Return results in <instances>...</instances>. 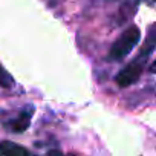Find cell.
Masks as SVG:
<instances>
[{"label": "cell", "instance_id": "1", "mask_svg": "<svg viewBox=\"0 0 156 156\" xmlns=\"http://www.w3.org/2000/svg\"><path fill=\"white\" fill-rule=\"evenodd\" d=\"M139 40H141L139 28L135 26V25L129 26L122 32V35L113 43V46H112V49L109 52V58L113 60V61H119V60L126 58L132 52V49L139 43Z\"/></svg>", "mask_w": 156, "mask_h": 156}, {"label": "cell", "instance_id": "2", "mask_svg": "<svg viewBox=\"0 0 156 156\" xmlns=\"http://www.w3.org/2000/svg\"><path fill=\"white\" fill-rule=\"evenodd\" d=\"M142 73V64L139 61H133L130 64H127L116 76H115V81L119 87H129L133 83H136Z\"/></svg>", "mask_w": 156, "mask_h": 156}, {"label": "cell", "instance_id": "3", "mask_svg": "<svg viewBox=\"0 0 156 156\" xmlns=\"http://www.w3.org/2000/svg\"><path fill=\"white\" fill-rule=\"evenodd\" d=\"M28 154H29V150L16 142H11V141L0 142V156H28Z\"/></svg>", "mask_w": 156, "mask_h": 156}, {"label": "cell", "instance_id": "4", "mask_svg": "<svg viewBox=\"0 0 156 156\" xmlns=\"http://www.w3.org/2000/svg\"><path fill=\"white\" fill-rule=\"evenodd\" d=\"M32 112H34V110L29 107V109L23 110V112L17 116V119H14V121L11 122V129H12V132H14V133H23V132L29 127Z\"/></svg>", "mask_w": 156, "mask_h": 156}, {"label": "cell", "instance_id": "5", "mask_svg": "<svg viewBox=\"0 0 156 156\" xmlns=\"http://www.w3.org/2000/svg\"><path fill=\"white\" fill-rule=\"evenodd\" d=\"M141 2L142 0H124V3L121 5V9H119V23H124L126 20L132 19Z\"/></svg>", "mask_w": 156, "mask_h": 156}, {"label": "cell", "instance_id": "6", "mask_svg": "<svg viewBox=\"0 0 156 156\" xmlns=\"http://www.w3.org/2000/svg\"><path fill=\"white\" fill-rule=\"evenodd\" d=\"M12 83H14L12 76H11L2 66H0V86H2V87H11Z\"/></svg>", "mask_w": 156, "mask_h": 156}, {"label": "cell", "instance_id": "7", "mask_svg": "<svg viewBox=\"0 0 156 156\" xmlns=\"http://www.w3.org/2000/svg\"><path fill=\"white\" fill-rule=\"evenodd\" d=\"M148 43H151V44L156 43V25L150 28V32H148Z\"/></svg>", "mask_w": 156, "mask_h": 156}, {"label": "cell", "instance_id": "8", "mask_svg": "<svg viewBox=\"0 0 156 156\" xmlns=\"http://www.w3.org/2000/svg\"><path fill=\"white\" fill-rule=\"evenodd\" d=\"M150 72H151V73H156V60L151 63V66H150Z\"/></svg>", "mask_w": 156, "mask_h": 156}, {"label": "cell", "instance_id": "9", "mask_svg": "<svg viewBox=\"0 0 156 156\" xmlns=\"http://www.w3.org/2000/svg\"><path fill=\"white\" fill-rule=\"evenodd\" d=\"M142 2H145V3H147V5H150V6L156 5V0H142Z\"/></svg>", "mask_w": 156, "mask_h": 156}, {"label": "cell", "instance_id": "10", "mask_svg": "<svg viewBox=\"0 0 156 156\" xmlns=\"http://www.w3.org/2000/svg\"><path fill=\"white\" fill-rule=\"evenodd\" d=\"M49 154H61V150H49Z\"/></svg>", "mask_w": 156, "mask_h": 156}]
</instances>
